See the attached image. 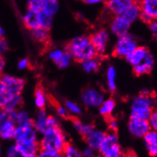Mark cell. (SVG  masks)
<instances>
[{
  "instance_id": "cell-11",
  "label": "cell",
  "mask_w": 157,
  "mask_h": 157,
  "mask_svg": "<svg viewBox=\"0 0 157 157\" xmlns=\"http://www.w3.org/2000/svg\"><path fill=\"white\" fill-rule=\"evenodd\" d=\"M0 78L4 84L8 94L10 95L21 94L25 86V81L23 78L11 75H2L0 76Z\"/></svg>"
},
{
  "instance_id": "cell-31",
  "label": "cell",
  "mask_w": 157,
  "mask_h": 157,
  "mask_svg": "<svg viewBox=\"0 0 157 157\" xmlns=\"http://www.w3.org/2000/svg\"><path fill=\"white\" fill-rule=\"evenodd\" d=\"M62 157H84L81 150L73 144L68 143L62 152Z\"/></svg>"
},
{
  "instance_id": "cell-39",
  "label": "cell",
  "mask_w": 157,
  "mask_h": 157,
  "mask_svg": "<svg viewBox=\"0 0 157 157\" xmlns=\"http://www.w3.org/2000/svg\"><path fill=\"white\" fill-rule=\"evenodd\" d=\"M81 153H82L83 156L84 157H97L98 151L94 150L92 147L86 145L85 147L81 150Z\"/></svg>"
},
{
  "instance_id": "cell-15",
  "label": "cell",
  "mask_w": 157,
  "mask_h": 157,
  "mask_svg": "<svg viewBox=\"0 0 157 157\" xmlns=\"http://www.w3.org/2000/svg\"><path fill=\"white\" fill-rule=\"evenodd\" d=\"M105 134H106V132L105 131L95 128L89 134H87L85 137H84L86 145L89 146V147H92L94 150L98 151L101 144L105 138Z\"/></svg>"
},
{
  "instance_id": "cell-33",
  "label": "cell",
  "mask_w": 157,
  "mask_h": 157,
  "mask_svg": "<svg viewBox=\"0 0 157 157\" xmlns=\"http://www.w3.org/2000/svg\"><path fill=\"white\" fill-rule=\"evenodd\" d=\"M72 60H73V58H72L71 54L65 49L63 56L56 63V65L60 69H65V68H67L71 65Z\"/></svg>"
},
{
  "instance_id": "cell-44",
  "label": "cell",
  "mask_w": 157,
  "mask_h": 157,
  "mask_svg": "<svg viewBox=\"0 0 157 157\" xmlns=\"http://www.w3.org/2000/svg\"><path fill=\"white\" fill-rule=\"evenodd\" d=\"M9 43L5 37L0 38V55L4 56L9 50Z\"/></svg>"
},
{
  "instance_id": "cell-19",
  "label": "cell",
  "mask_w": 157,
  "mask_h": 157,
  "mask_svg": "<svg viewBox=\"0 0 157 157\" xmlns=\"http://www.w3.org/2000/svg\"><path fill=\"white\" fill-rule=\"evenodd\" d=\"M143 139L149 155L151 157H157V132L150 130Z\"/></svg>"
},
{
  "instance_id": "cell-18",
  "label": "cell",
  "mask_w": 157,
  "mask_h": 157,
  "mask_svg": "<svg viewBox=\"0 0 157 157\" xmlns=\"http://www.w3.org/2000/svg\"><path fill=\"white\" fill-rule=\"evenodd\" d=\"M150 53V51L147 47L138 46L125 59L131 66L134 67L142 62Z\"/></svg>"
},
{
  "instance_id": "cell-32",
  "label": "cell",
  "mask_w": 157,
  "mask_h": 157,
  "mask_svg": "<svg viewBox=\"0 0 157 157\" xmlns=\"http://www.w3.org/2000/svg\"><path fill=\"white\" fill-rule=\"evenodd\" d=\"M17 149L21 153L22 155H27V154H36L40 150V147L39 142L38 143L26 144V145H17Z\"/></svg>"
},
{
  "instance_id": "cell-34",
  "label": "cell",
  "mask_w": 157,
  "mask_h": 157,
  "mask_svg": "<svg viewBox=\"0 0 157 157\" xmlns=\"http://www.w3.org/2000/svg\"><path fill=\"white\" fill-rule=\"evenodd\" d=\"M65 49H62V48H52L49 49L48 52L47 56L54 63H56L58 61L61 59V57L63 56L65 52Z\"/></svg>"
},
{
  "instance_id": "cell-6",
  "label": "cell",
  "mask_w": 157,
  "mask_h": 157,
  "mask_svg": "<svg viewBox=\"0 0 157 157\" xmlns=\"http://www.w3.org/2000/svg\"><path fill=\"white\" fill-rule=\"evenodd\" d=\"M40 134L33 124L17 125L13 136L14 144L17 145H26L38 143Z\"/></svg>"
},
{
  "instance_id": "cell-17",
  "label": "cell",
  "mask_w": 157,
  "mask_h": 157,
  "mask_svg": "<svg viewBox=\"0 0 157 157\" xmlns=\"http://www.w3.org/2000/svg\"><path fill=\"white\" fill-rule=\"evenodd\" d=\"M154 63V57H153V56L150 52L138 65L132 67L133 71H134V73L137 76H142V75L150 74L152 71V70H153Z\"/></svg>"
},
{
  "instance_id": "cell-43",
  "label": "cell",
  "mask_w": 157,
  "mask_h": 157,
  "mask_svg": "<svg viewBox=\"0 0 157 157\" xmlns=\"http://www.w3.org/2000/svg\"><path fill=\"white\" fill-rule=\"evenodd\" d=\"M17 68L21 71H25V70L28 69L30 66V62L27 58H22L20 60L17 62Z\"/></svg>"
},
{
  "instance_id": "cell-8",
  "label": "cell",
  "mask_w": 157,
  "mask_h": 157,
  "mask_svg": "<svg viewBox=\"0 0 157 157\" xmlns=\"http://www.w3.org/2000/svg\"><path fill=\"white\" fill-rule=\"evenodd\" d=\"M110 32L106 29H99L90 36L97 56H102L106 52L110 42Z\"/></svg>"
},
{
  "instance_id": "cell-13",
  "label": "cell",
  "mask_w": 157,
  "mask_h": 157,
  "mask_svg": "<svg viewBox=\"0 0 157 157\" xmlns=\"http://www.w3.org/2000/svg\"><path fill=\"white\" fill-rule=\"evenodd\" d=\"M134 2V0H105L104 3L105 10L114 17L125 12Z\"/></svg>"
},
{
  "instance_id": "cell-5",
  "label": "cell",
  "mask_w": 157,
  "mask_h": 157,
  "mask_svg": "<svg viewBox=\"0 0 157 157\" xmlns=\"http://www.w3.org/2000/svg\"><path fill=\"white\" fill-rule=\"evenodd\" d=\"M137 46V39L128 33L117 37L113 46V54L115 57L126 59Z\"/></svg>"
},
{
  "instance_id": "cell-40",
  "label": "cell",
  "mask_w": 157,
  "mask_h": 157,
  "mask_svg": "<svg viewBox=\"0 0 157 157\" xmlns=\"http://www.w3.org/2000/svg\"><path fill=\"white\" fill-rule=\"evenodd\" d=\"M107 126H108L109 131H113V132H116L118 128V121L113 117L107 118Z\"/></svg>"
},
{
  "instance_id": "cell-1",
  "label": "cell",
  "mask_w": 157,
  "mask_h": 157,
  "mask_svg": "<svg viewBox=\"0 0 157 157\" xmlns=\"http://www.w3.org/2000/svg\"><path fill=\"white\" fill-rule=\"evenodd\" d=\"M67 51L71 54L73 60L81 63L84 61L97 56L90 36L81 35L74 37L67 44Z\"/></svg>"
},
{
  "instance_id": "cell-30",
  "label": "cell",
  "mask_w": 157,
  "mask_h": 157,
  "mask_svg": "<svg viewBox=\"0 0 157 157\" xmlns=\"http://www.w3.org/2000/svg\"><path fill=\"white\" fill-rule=\"evenodd\" d=\"M64 105L66 108L68 115H71L73 118H76L77 116L82 113V107L79 104L77 103L76 102H74L71 100H66Z\"/></svg>"
},
{
  "instance_id": "cell-29",
  "label": "cell",
  "mask_w": 157,
  "mask_h": 157,
  "mask_svg": "<svg viewBox=\"0 0 157 157\" xmlns=\"http://www.w3.org/2000/svg\"><path fill=\"white\" fill-rule=\"evenodd\" d=\"M14 121L17 125H25V124H30L33 123V118L30 117L28 112L22 109H19L16 112Z\"/></svg>"
},
{
  "instance_id": "cell-16",
  "label": "cell",
  "mask_w": 157,
  "mask_h": 157,
  "mask_svg": "<svg viewBox=\"0 0 157 157\" xmlns=\"http://www.w3.org/2000/svg\"><path fill=\"white\" fill-rule=\"evenodd\" d=\"M22 21L24 25L28 30H33L37 28H40V10L28 9L23 15Z\"/></svg>"
},
{
  "instance_id": "cell-12",
  "label": "cell",
  "mask_w": 157,
  "mask_h": 157,
  "mask_svg": "<svg viewBox=\"0 0 157 157\" xmlns=\"http://www.w3.org/2000/svg\"><path fill=\"white\" fill-rule=\"evenodd\" d=\"M131 24L122 15L114 16L109 24V32L118 37L129 33Z\"/></svg>"
},
{
  "instance_id": "cell-52",
  "label": "cell",
  "mask_w": 157,
  "mask_h": 157,
  "mask_svg": "<svg viewBox=\"0 0 157 157\" xmlns=\"http://www.w3.org/2000/svg\"><path fill=\"white\" fill-rule=\"evenodd\" d=\"M134 1H135V2H137V1H138V0H134Z\"/></svg>"
},
{
  "instance_id": "cell-46",
  "label": "cell",
  "mask_w": 157,
  "mask_h": 157,
  "mask_svg": "<svg viewBox=\"0 0 157 157\" xmlns=\"http://www.w3.org/2000/svg\"><path fill=\"white\" fill-rule=\"evenodd\" d=\"M86 4L90 5V6H95V5H98L101 2H104L105 0H83Z\"/></svg>"
},
{
  "instance_id": "cell-9",
  "label": "cell",
  "mask_w": 157,
  "mask_h": 157,
  "mask_svg": "<svg viewBox=\"0 0 157 157\" xmlns=\"http://www.w3.org/2000/svg\"><path fill=\"white\" fill-rule=\"evenodd\" d=\"M128 130L133 137L136 138H143L151 128L148 120L130 118L128 122Z\"/></svg>"
},
{
  "instance_id": "cell-38",
  "label": "cell",
  "mask_w": 157,
  "mask_h": 157,
  "mask_svg": "<svg viewBox=\"0 0 157 157\" xmlns=\"http://www.w3.org/2000/svg\"><path fill=\"white\" fill-rule=\"evenodd\" d=\"M55 109L56 112V114L59 117L62 118H65L68 116V111H67L66 108L65 107L64 105H60V104H56L55 105Z\"/></svg>"
},
{
  "instance_id": "cell-37",
  "label": "cell",
  "mask_w": 157,
  "mask_h": 157,
  "mask_svg": "<svg viewBox=\"0 0 157 157\" xmlns=\"http://www.w3.org/2000/svg\"><path fill=\"white\" fill-rule=\"evenodd\" d=\"M10 94H8L6 90V87H5L4 84L2 81L1 78H0V106L3 108L5 103L7 101Z\"/></svg>"
},
{
  "instance_id": "cell-47",
  "label": "cell",
  "mask_w": 157,
  "mask_h": 157,
  "mask_svg": "<svg viewBox=\"0 0 157 157\" xmlns=\"http://www.w3.org/2000/svg\"><path fill=\"white\" fill-rule=\"evenodd\" d=\"M5 65H6V61H5L4 57H3V56L0 55V73L3 71Z\"/></svg>"
},
{
  "instance_id": "cell-3",
  "label": "cell",
  "mask_w": 157,
  "mask_h": 157,
  "mask_svg": "<svg viewBox=\"0 0 157 157\" xmlns=\"http://www.w3.org/2000/svg\"><path fill=\"white\" fill-rule=\"evenodd\" d=\"M68 143V139L60 127L48 131L40 135V149L62 153Z\"/></svg>"
},
{
  "instance_id": "cell-14",
  "label": "cell",
  "mask_w": 157,
  "mask_h": 157,
  "mask_svg": "<svg viewBox=\"0 0 157 157\" xmlns=\"http://www.w3.org/2000/svg\"><path fill=\"white\" fill-rule=\"evenodd\" d=\"M16 126L17 124H16L15 121L12 118L6 116V111H5L4 118L0 120V140H12Z\"/></svg>"
},
{
  "instance_id": "cell-23",
  "label": "cell",
  "mask_w": 157,
  "mask_h": 157,
  "mask_svg": "<svg viewBox=\"0 0 157 157\" xmlns=\"http://www.w3.org/2000/svg\"><path fill=\"white\" fill-rule=\"evenodd\" d=\"M34 104L38 109H46L49 102V97L46 91L41 86H37L34 91Z\"/></svg>"
},
{
  "instance_id": "cell-7",
  "label": "cell",
  "mask_w": 157,
  "mask_h": 157,
  "mask_svg": "<svg viewBox=\"0 0 157 157\" xmlns=\"http://www.w3.org/2000/svg\"><path fill=\"white\" fill-rule=\"evenodd\" d=\"M81 99L84 106L87 108L98 109L106 99V95L100 88L89 86L83 90L81 94Z\"/></svg>"
},
{
  "instance_id": "cell-28",
  "label": "cell",
  "mask_w": 157,
  "mask_h": 157,
  "mask_svg": "<svg viewBox=\"0 0 157 157\" xmlns=\"http://www.w3.org/2000/svg\"><path fill=\"white\" fill-rule=\"evenodd\" d=\"M22 105L21 94H15V95H9L7 101L5 103L3 109L9 111H17Z\"/></svg>"
},
{
  "instance_id": "cell-36",
  "label": "cell",
  "mask_w": 157,
  "mask_h": 157,
  "mask_svg": "<svg viewBox=\"0 0 157 157\" xmlns=\"http://www.w3.org/2000/svg\"><path fill=\"white\" fill-rule=\"evenodd\" d=\"M36 157H62V153L56 151H52V150H40L36 153Z\"/></svg>"
},
{
  "instance_id": "cell-24",
  "label": "cell",
  "mask_w": 157,
  "mask_h": 157,
  "mask_svg": "<svg viewBox=\"0 0 157 157\" xmlns=\"http://www.w3.org/2000/svg\"><path fill=\"white\" fill-rule=\"evenodd\" d=\"M116 68L113 65H109L105 71V80H106V87L109 92L114 93L116 90Z\"/></svg>"
},
{
  "instance_id": "cell-48",
  "label": "cell",
  "mask_w": 157,
  "mask_h": 157,
  "mask_svg": "<svg viewBox=\"0 0 157 157\" xmlns=\"http://www.w3.org/2000/svg\"><path fill=\"white\" fill-rule=\"evenodd\" d=\"M5 116V109L2 106H0V120L2 119Z\"/></svg>"
},
{
  "instance_id": "cell-10",
  "label": "cell",
  "mask_w": 157,
  "mask_h": 157,
  "mask_svg": "<svg viewBox=\"0 0 157 157\" xmlns=\"http://www.w3.org/2000/svg\"><path fill=\"white\" fill-rule=\"evenodd\" d=\"M141 14L140 20L147 24H150L157 19V0H138Z\"/></svg>"
},
{
  "instance_id": "cell-21",
  "label": "cell",
  "mask_w": 157,
  "mask_h": 157,
  "mask_svg": "<svg viewBox=\"0 0 157 157\" xmlns=\"http://www.w3.org/2000/svg\"><path fill=\"white\" fill-rule=\"evenodd\" d=\"M30 35L31 39L39 44H47L49 43L50 36L49 30L43 28H37L30 30Z\"/></svg>"
},
{
  "instance_id": "cell-49",
  "label": "cell",
  "mask_w": 157,
  "mask_h": 157,
  "mask_svg": "<svg viewBox=\"0 0 157 157\" xmlns=\"http://www.w3.org/2000/svg\"><path fill=\"white\" fill-rule=\"evenodd\" d=\"M5 34H6V31H5L4 28L2 27V25H0V38L4 37Z\"/></svg>"
},
{
  "instance_id": "cell-4",
  "label": "cell",
  "mask_w": 157,
  "mask_h": 157,
  "mask_svg": "<svg viewBox=\"0 0 157 157\" xmlns=\"http://www.w3.org/2000/svg\"><path fill=\"white\" fill-rule=\"evenodd\" d=\"M98 153L100 157H123V152L116 132H106Z\"/></svg>"
},
{
  "instance_id": "cell-26",
  "label": "cell",
  "mask_w": 157,
  "mask_h": 157,
  "mask_svg": "<svg viewBox=\"0 0 157 157\" xmlns=\"http://www.w3.org/2000/svg\"><path fill=\"white\" fill-rule=\"evenodd\" d=\"M100 58L97 56L81 62V67H82L83 71L90 75V74L95 73L100 69Z\"/></svg>"
},
{
  "instance_id": "cell-41",
  "label": "cell",
  "mask_w": 157,
  "mask_h": 157,
  "mask_svg": "<svg viewBox=\"0 0 157 157\" xmlns=\"http://www.w3.org/2000/svg\"><path fill=\"white\" fill-rule=\"evenodd\" d=\"M148 121L151 130L157 132V110H153V113H152L151 116L149 118Z\"/></svg>"
},
{
  "instance_id": "cell-25",
  "label": "cell",
  "mask_w": 157,
  "mask_h": 157,
  "mask_svg": "<svg viewBox=\"0 0 157 157\" xmlns=\"http://www.w3.org/2000/svg\"><path fill=\"white\" fill-rule=\"evenodd\" d=\"M72 124H73V127L75 129V131L83 137H85L87 134H89L95 128L94 124H91V123L83 122L81 120L76 118H73V120H72Z\"/></svg>"
},
{
  "instance_id": "cell-20",
  "label": "cell",
  "mask_w": 157,
  "mask_h": 157,
  "mask_svg": "<svg viewBox=\"0 0 157 157\" xmlns=\"http://www.w3.org/2000/svg\"><path fill=\"white\" fill-rule=\"evenodd\" d=\"M59 127V121L57 117H55L51 115H48V116L43 120L42 122L38 124V125H36L35 128H36V129L39 132L40 135V134L46 132V131H50V130Z\"/></svg>"
},
{
  "instance_id": "cell-51",
  "label": "cell",
  "mask_w": 157,
  "mask_h": 157,
  "mask_svg": "<svg viewBox=\"0 0 157 157\" xmlns=\"http://www.w3.org/2000/svg\"><path fill=\"white\" fill-rule=\"evenodd\" d=\"M2 147H0V157L2 156Z\"/></svg>"
},
{
  "instance_id": "cell-2",
  "label": "cell",
  "mask_w": 157,
  "mask_h": 157,
  "mask_svg": "<svg viewBox=\"0 0 157 157\" xmlns=\"http://www.w3.org/2000/svg\"><path fill=\"white\" fill-rule=\"evenodd\" d=\"M154 98L151 93L147 89H143L140 94L131 101L130 118L149 120L153 112Z\"/></svg>"
},
{
  "instance_id": "cell-45",
  "label": "cell",
  "mask_w": 157,
  "mask_h": 157,
  "mask_svg": "<svg viewBox=\"0 0 157 157\" xmlns=\"http://www.w3.org/2000/svg\"><path fill=\"white\" fill-rule=\"evenodd\" d=\"M150 29L151 32L153 33L154 37L157 39V20H153V21L149 24Z\"/></svg>"
},
{
  "instance_id": "cell-27",
  "label": "cell",
  "mask_w": 157,
  "mask_h": 157,
  "mask_svg": "<svg viewBox=\"0 0 157 157\" xmlns=\"http://www.w3.org/2000/svg\"><path fill=\"white\" fill-rule=\"evenodd\" d=\"M59 9L58 0H43L40 10L47 15L53 17L56 14Z\"/></svg>"
},
{
  "instance_id": "cell-42",
  "label": "cell",
  "mask_w": 157,
  "mask_h": 157,
  "mask_svg": "<svg viewBox=\"0 0 157 157\" xmlns=\"http://www.w3.org/2000/svg\"><path fill=\"white\" fill-rule=\"evenodd\" d=\"M27 1H28V9H35V10L40 9L43 0H27Z\"/></svg>"
},
{
  "instance_id": "cell-35",
  "label": "cell",
  "mask_w": 157,
  "mask_h": 157,
  "mask_svg": "<svg viewBox=\"0 0 157 157\" xmlns=\"http://www.w3.org/2000/svg\"><path fill=\"white\" fill-rule=\"evenodd\" d=\"M23 156L24 155L19 151L15 144L9 146L6 150V157H23Z\"/></svg>"
},
{
  "instance_id": "cell-50",
  "label": "cell",
  "mask_w": 157,
  "mask_h": 157,
  "mask_svg": "<svg viewBox=\"0 0 157 157\" xmlns=\"http://www.w3.org/2000/svg\"><path fill=\"white\" fill-rule=\"evenodd\" d=\"M23 157H36V154H27V155H24Z\"/></svg>"
},
{
  "instance_id": "cell-22",
  "label": "cell",
  "mask_w": 157,
  "mask_h": 157,
  "mask_svg": "<svg viewBox=\"0 0 157 157\" xmlns=\"http://www.w3.org/2000/svg\"><path fill=\"white\" fill-rule=\"evenodd\" d=\"M116 108V102L113 98H106L98 108L99 113L103 118L112 117Z\"/></svg>"
},
{
  "instance_id": "cell-53",
  "label": "cell",
  "mask_w": 157,
  "mask_h": 157,
  "mask_svg": "<svg viewBox=\"0 0 157 157\" xmlns=\"http://www.w3.org/2000/svg\"><path fill=\"white\" fill-rule=\"evenodd\" d=\"M156 20H157V19H156Z\"/></svg>"
}]
</instances>
